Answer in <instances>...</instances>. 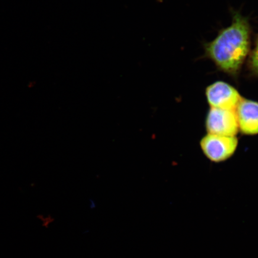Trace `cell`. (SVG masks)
Instances as JSON below:
<instances>
[{"label":"cell","instance_id":"6da1fadb","mask_svg":"<svg viewBox=\"0 0 258 258\" xmlns=\"http://www.w3.org/2000/svg\"><path fill=\"white\" fill-rule=\"evenodd\" d=\"M251 34L248 19L233 11L231 25L219 31L214 40L205 44V56L221 72L236 78L250 53Z\"/></svg>","mask_w":258,"mask_h":258},{"label":"cell","instance_id":"7a4b0ae2","mask_svg":"<svg viewBox=\"0 0 258 258\" xmlns=\"http://www.w3.org/2000/svg\"><path fill=\"white\" fill-rule=\"evenodd\" d=\"M200 145L203 154L210 161L221 163L233 156L237 149L238 141L236 137L208 134L202 138Z\"/></svg>","mask_w":258,"mask_h":258},{"label":"cell","instance_id":"3957f363","mask_svg":"<svg viewBox=\"0 0 258 258\" xmlns=\"http://www.w3.org/2000/svg\"><path fill=\"white\" fill-rule=\"evenodd\" d=\"M208 134L236 137L239 131L235 110L211 108L206 118Z\"/></svg>","mask_w":258,"mask_h":258},{"label":"cell","instance_id":"277c9868","mask_svg":"<svg viewBox=\"0 0 258 258\" xmlns=\"http://www.w3.org/2000/svg\"><path fill=\"white\" fill-rule=\"evenodd\" d=\"M206 97L211 108L228 110H235L242 99L234 87L223 81H218L208 86Z\"/></svg>","mask_w":258,"mask_h":258},{"label":"cell","instance_id":"5b68a950","mask_svg":"<svg viewBox=\"0 0 258 258\" xmlns=\"http://www.w3.org/2000/svg\"><path fill=\"white\" fill-rule=\"evenodd\" d=\"M235 111L239 131L249 136L258 135V102L242 98Z\"/></svg>","mask_w":258,"mask_h":258},{"label":"cell","instance_id":"8992f818","mask_svg":"<svg viewBox=\"0 0 258 258\" xmlns=\"http://www.w3.org/2000/svg\"><path fill=\"white\" fill-rule=\"evenodd\" d=\"M247 67L251 75L258 77V34L254 41L253 49L248 57Z\"/></svg>","mask_w":258,"mask_h":258}]
</instances>
